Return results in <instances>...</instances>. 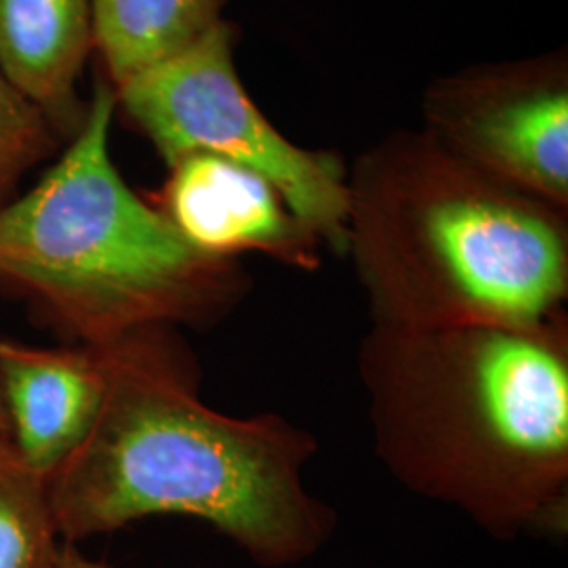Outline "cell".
<instances>
[{"mask_svg":"<svg viewBox=\"0 0 568 568\" xmlns=\"http://www.w3.org/2000/svg\"><path fill=\"white\" fill-rule=\"evenodd\" d=\"M105 349L100 417L47 485L63 544L185 516L257 567H295L325 549L337 514L305 485L318 450L307 429L276 413L234 417L203 403L199 366L175 326Z\"/></svg>","mask_w":568,"mask_h":568,"instance_id":"1","label":"cell"},{"mask_svg":"<svg viewBox=\"0 0 568 568\" xmlns=\"http://www.w3.org/2000/svg\"><path fill=\"white\" fill-rule=\"evenodd\" d=\"M358 379L375 455L490 537L567 530V312L537 325H371Z\"/></svg>","mask_w":568,"mask_h":568,"instance_id":"2","label":"cell"},{"mask_svg":"<svg viewBox=\"0 0 568 568\" xmlns=\"http://www.w3.org/2000/svg\"><path fill=\"white\" fill-rule=\"evenodd\" d=\"M344 257L371 325H537L565 314L568 209L396 129L347 166Z\"/></svg>","mask_w":568,"mask_h":568,"instance_id":"3","label":"cell"},{"mask_svg":"<svg viewBox=\"0 0 568 568\" xmlns=\"http://www.w3.org/2000/svg\"><path fill=\"white\" fill-rule=\"evenodd\" d=\"M112 84L98 79L81 131L30 192L0 206V286L81 345L152 326H206L241 305L251 278L183 241L112 161Z\"/></svg>","mask_w":568,"mask_h":568,"instance_id":"4","label":"cell"},{"mask_svg":"<svg viewBox=\"0 0 568 568\" xmlns=\"http://www.w3.org/2000/svg\"><path fill=\"white\" fill-rule=\"evenodd\" d=\"M236 41L239 28L220 21L187 49L112 87L116 110L164 164L203 152L262 173L323 246L344 255V159L297 145L267 121L239 77Z\"/></svg>","mask_w":568,"mask_h":568,"instance_id":"5","label":"cell"},{"mask_svg":"<svg viewBox=\"0 0 568 568\" xmlns=\"http://www.w3.org/2000/svg\"><path fill=\"white\" fill-rule=\"evenodd\" d=\"M424 131L499 182L568 209V49L471 63L427 84Z\"/></svg>","mask_w":568,"mask_h":568,"instance_id":"6","label":"cell"},{"mask_svg":"<svg viewBox=\"0 0 568 568\" xmlns=\"http://www.w3.org/2000/svg\"><path fill=\"white\" fill-rule=\"evenodd\" d=\"M185 243L215 260L248 253L312 272L323 243L291 211L262 173L215 154H187L166 164V180L148 194Z\"/></svg>","mask_w":568,"mask_h":568,"instance_id":"7","label":"cell"},{"mask_svg":"<svg viewBox=\"0 0 568 568\" xmlns=\"http://www.w3.org/2000/svg\"><path fill=\"white\" fill-rule=\"evenodd\" d=\"M108 375L105 345L39 347L0 339V400L11 445L47 485L95 426Z\"/></svg>","mask_w":568,"mask_h":568,"instance_id":"8","label":"cell"},{"mask_svg":"<svg viewBox=\"0 0 568 568\" xmlns=\"http://www.w3.org/2000/svg\"><path fill=\"white\" fill-rule=\"evenodd\" d=\"M91 51V0H0V70L65 142L87 114L79 82Z\"/></svg>","mask_w":568,"mask_h":568,"instance_id":"9","label":"cell"},{"mask_svg":"<svg viewBox=\"0 0 568 568\" xmlns=\"http://www.w3.org/2000/svg\"><path fill=\"white\" fill-rule=\"evenodd\" d=\"M227 0H91L93 51L119 87L225 20Z\"/></svg>","mask_w":568,"mask_h":568,"instance_id":"10","label":"cell"},{"mask_svg":"<svg viewBox=\"0 0 568 568\" xmlns=\"http://www.w3.org/2000/svg\"><path fill=\"white\" fill-rule=\"evenodd\" d=\"M61 549L47 483L0 443V568H58Z\"/></svg>","mask_w":568,"mask_h":568,"instance_id":"11","label":"cell"},{"mask_svg":"<svg viewBox=\"0 0 568 568\" xmlns=\"http://www.w3.org/2000/svg\"><path fill=\"white\" fill-rule=\"evenodd\" d=\"M65 143L41 108L0 70V206L11 203L23 178Z\"/></svg>","mask_w":568,"mask_h":568,"instance_id":"12","label":"cell"},{"mask_svg":"<svg viewBox=\"0 0 568 568\" xmlns=\"http://www.w3.org/2000/svg\"><path fill=\"white\" fill-rule=\"evenodd\" d=\"M58 568H112L103 560H95L87 556L79 546L63 544L61 549L60 567Z\"/></svg>","mask_w":568,"mask_h":568,"instance_id":"13","label":"cell"},{"mask_svg":"<svg viewBox=\"0 0 568 568\" xmlns=\"http://www.w3.org/2000/svg\"><path fill=\"white\" fill-rule=\"evenodd\" d=\"M0 443H11V429H9V422H7V413H4L2 400H0Z\"/></svg>","mask_w":568,"mask_h":568,"instance_id":"14","label":"cell"}]
</instances>
